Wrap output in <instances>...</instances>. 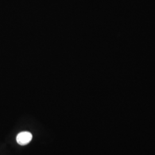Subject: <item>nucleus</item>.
Masks as SVG:
<instances>
[{"mask_svg": "<svg viewBox=\"0 0 155 155\" xmlns=\"http://www.w3.org/2000/svg\"><path fill=\"white\" fill-rule=\"evenodd\" d=\"M32 139V134L29 132H22L18 133L16 137L17 143L21 145L29 144Z\"/></svg>", "mask_w": 155, "mask_h": 155, "instance_id": "1", "label": "nucleus"}]
</instances>
